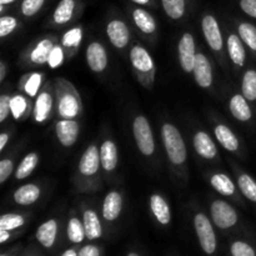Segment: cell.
<instances>
[{"mask_svg": "<svg viewBox=\"0 0 256 256\" xmlns=\"http://www.w3.org/2000/svg\"><path fill=\"white\" fill-rule=\"evenodd\" d=\"M82 29L80 26H75L72 28V29L68 30L64 34V36H62V46L69 48V49L70 48L75 49V48L79 46V44L82 42Z\"/></svg>", "mask_w": 256, "mask_h": 256, "instance_id": "cell-36", "label": "cell"}, {"mask_svg": "<svg viewBox=\"0 0 256 256\" xmlns=\"http://www.w3.org/2000/svg\"><path fill=\"white\" fill-rule=\"evenodd\" d=\"M210 184L220 194L225 196H230L235 192V185L232 180L225 174H214L210 179Z\"/></svg>", "mask_w": 256, "mask_h": 256, "instance_id": "cell-28", "label": "cell"}, {"mask_svg": "<svg viewBox=\"0 0 256 256\" xmlns=\"http://www.w3.org/2000/svg\"><path fill=\"white\" fill-rule=\"evenodd\" d=\"M78 5H79L78 0H60L52 14V20L55 24L64 25L69 22L76 12Z\"/></svg>", "mask_w": 256, "mask_h": 256, "instance_id": "cell-16", "label": "cell"}, {"mask_svg": "<svg viewBox=\"0 0 256 256\" xmlns=\"http://www.w3.org/2000/svg\"><path fill=\"white\" fill-rule=\"evenodd\" d=\"M132 132H134L135 142H136L138 149L140 150V152L145 156H150L154 154V136H152V128H150L146 118L142 115L135 118L134 122H132Z\"/></svg>", "mask_w": 256, "mask_h": 256, "instance_id": "cell-3", "label": "cell"}, {"mask_svg": "<svg viewBox=\"0 0 256 256\" xmlns=\"http://www.w3.org/2000/svg\"><path fill=\"white\" fill-rule=\"evenodd\" d=\"M132 2H135V4H138V5H149L152 0H132Z\"/></svg>", "mask_w": 256, "mask_h": 256, "instance_id": "cell-50", "label": "cell"}, {"mask_svg": "<svg viewBox=\"0 0 256 256\" xmlns=\"http://www.w3.org/2000/svg\"><path fill=\"white\" fill-rule=\"evenodd\" d=\"M86 62L90 69L95 72H104L108 65L106 50L100 42H92L86 49Z\"/></svg>", "mask_w": 256, "mask_h": 256, "instance_id": "cell-10", "label": "cell"}, {"mask_svg": "<svg viewBox=\"0 0 256 256\" xmlns=\"http://www.w3.org/2000/svg\"><path fill=\"white\" fill-rule=\"evenodd\" d=\"M52 48H54V44H52V39L40 40L36 44V46L30 52V60L38 65L45 64V62H48Z\"/></svg>", "mask_w": 256, "mask_h": 256, "instance_id": "cell-27", "label": "cell"}, {"mask_svg": "<svg viewBox=\"0 0 256 256\" xmlns=\"http://www.w3.org/2000/svg\"><path fill=\"white\" fill-rule=\"evenodd\" d=\"M8 140H9V135H8L6 132H2V134L0 135V152H2V150H4Z\"/></svg>", "mask_w": 256, "mask_h": 256, "instance_id": "cell-47", "label": "cell"}, {"mask_svg": "<svg viewBox=\"0 0 256 256\" xmlns=\"http://www.w3.org/2000/svg\"><path fill=\"white\" fill-rule=\"evenodd\" d=\"M106 34L110 42L115 48H119V49H122V48L126 46L130 40L129 28H128V25L122 20L119 19L112 20L108 24Z\"/></svg>", "mask_w": 256, "mask_h": 256, "instance_id": "cell-9", "label": "cell"}, {"mask_svg": "<svg viewBox=\"0 0 256 256\" xmlns=\"http://www.w3.org/2000/svg\"><path fill=\"white\" fill-rule=\"evenodd\" d=\"M38 162H39V155L36 152H30L26 156L22 159V162H20L19 166H18L16 172H15V178L19 180L26 179L29 175H32V172H34L35 168H36Z\"/></svg>", "mask_w": 256, "mask_h": 256, "instance_id": "cell-29", "label": "cell"}, {"mask_svg": "<svg viewBox=\"0 0 256 256\" xmlns=\"http://www.w3.org/2000/svg\"><path fill=\"white\" fill-rule=\"evenodd\" d=\"M85 236L86 235H85L84 224H82L78 218H72L68 222V238L70 242L74 244H79L84 240Z\"/></svg>", "mask_w": 256, "mask_h": 256, "instance_id": "cell-32", "label": "cell"}, {"mask_svg": "<svg viewBox=\"0 0 256 256\" xmlns=\"http://www.w3.org/2000/svg\"><path fill=\"white\" fill-rule=\"evenodd\" d=\"M194 224L198 239H199L202 250L206 254H212L216 249V236H215L214 229L210 224V220L208 219L206 215L198 214L195 216Z\"/></svg>", "mask_w": 256, "mask_h": 256, "instance_id": "cell-4", "label": "cell"}, {"mask_svg": "<svg viewBox=\"0 0 256 256\" xmlns=\"http://www.w3.org/2000/svg\"><path fill=\"white\" fill-rule=\"evenodd\" d=\"M79 124L74 119H62L56 122V132L58 140L64 146L70 148L76 142L78 136H79Z\"/></svg>", "mask_w": 256, "mask_h": 256, "instance_id": "cell-8", "label": "cell"}, {"mask_svg": "<svg viewBox=\"0 0 256 256\" xmlns=\"http://www.w3.org/2000/svg\"><path fill=\"white\" fill-rule=\"evenodd\" d=\"M132 19H134L135 25L144 34H152L156 30V22H155L154 16L142 8H135L132 10Z\"/></svg>", "mask_w": 256, "mask_h": 256, "instance_id": "cell-21", "label": "cell"}, {"mask_svg": "<svg viewBox=\"0 0 256 256\" xmlns=\"http://www.w3.org/2000/svg\"><path fill=\"white\" fill-rule=\"evenodd\" d=\"M100 162L106 172H112L118 165V149L112 140H105L100 146Z\"/></svg>", "mask_w": 256, "mask_h": 256, "instance_id": "cell-20", "label": "cell"}, {"mask_svg": "<svg viewBox=\"0 0 256 256\" xmlns=\"http://www.w3.org/2000/svg\"><path fill=\"white\" fill-rule=\"evenodd\" d=\"M122 208V198L118 192H110L102 204V216L108 222H114L119 218Z\"/></svg>", "mask_w": 256, "mask_h": 256, "instance_id": "cell-15", "label": "cell"}, {"mask_svg": "<svg viewBox=\"0 0 256 256\" xmlns=\"http://www.w3.org/2000/svg\"><path fill=\"white\" fill-rule=\"evenodd\" d=\"M14 2H16V0H0V5H9Z\"/></svg>", "mask_w": 256, "mask_h": 256, "instance_id": "cell-52", "label": "cell"}, {"mask_svg": "<svg viewBox=\"0 0 256 256\" xmlns=\"http://www.w3.org/2000/svg\"><path fill=\"white\" fill-rule=\"evenodd\" d=\"M202 32H204V36L206 42L209 44V46L212 50H219L222 49V30H220L219 22H218L216 18L212 16V15H205L202 18Z\"/></svg>", "mask_w": 256, "mask_h": 256, "instance_id": "cell-7", "label": "cell"}, {"mask_svg": "<svg viewBox=\"0 0 256 256\" xmlns=\"http://www.w3.org/2000/svg\"><path fill=\"white\" fill-rule=\"evenodd\" d=\"M239 188L242 194L250 200V202H256V182L250 175L242 174L238 179Z\"/></svg>", "mask_w": 256, "mask_h": 256, "instance_id": "cell-34", "label": "cell"}, {"mask_svg": "<svg viewBox=\"0 0 256 256\" xmlns=\"http://www.w3.org/2000/svg\"><path fill=\"white\" fill-rule=\"evenodd\" d=\"M44 4L45 0H22V6H20L22 14L28 18L32 16V15L38 14L40 12Z\"/></svg>", "mask_w": 256, "mask_h": 256, "instance_id": "cell-39", "label": "cell"}, {"mask_svg": "<svg viewBox=\"0 0 256 256\" xmlns=\"http://www.w3.org/2000/svg\"><path fill=\"white\" fill-rule=\"evenodd\" d=\"M128 256H139V255H138V254H135V252H130V254L128 255Z\"/></svg>", "mask_w": 256, "mask_h": 256, "instance_id": "cell-53", "label": "cell"}, {"mask_svg": "<svg viewBox=\"0 0 256 256\" xmlns=\"http://www.w3.org/2000/svg\"><path fill=\"white\" fill-rule=\"evenodd\" d=\"M64 62V52H62V48L60 45H54L52 52H50V56L48 59V64L52 69H56L58 66L62 64Z\"/></svg>", "mask_w": 256, "mask_h": 256, "instance_id": "cell-41", "label": "cell"}, {"mask_svg": "<svg viewBox=\"0 0 256 256\" xmlns=\"http://www.w3.org/2000/svg\"><path fill=\"white\" fill-rule=\"evenodd\" d=\"M10 112V98L8 95L0 96V122H4Z\"/></svg>", "mask_w": 256, "mask_h": 256, "instance_id": "cell-44", "label": "cell"}, {"mask_svg": "<svg viewBox=\"0 0 256 256\" xmlns=\"http://www.w3.org/2000/svg\"><path fill=\"white\" fill-rule=\"evenodd\" d=\"M2 256H5V255H2Z\"/></svg>", "mask_w": 256, "mask_h": 256, "instance_id": "cell-54", "label": "cell"}, {"mask_svg": "<svg viewBox=\"0 0 256 256\" xmlns=\"http://www.w3.org/2000/svg\"><path fill=\"white\" fill-rule=\"evenodd\" d=\"M215 136H216L218 142L222 145L224 149L228 152H236L239 149V140H238L236 135L228 128L226 125H218L215 128Z\"/></svg>", "mask_w": 256, "mask_h": 256, "instance_id": "cell-24", "label": "cell"}, {"mask_svg": "<svg viewBox=\"0 0 256 256\" xmlns=\"http://www.w3.org/2000/svg\"><path fill=\"white\" fill-rule=\"evenodd\" d=\"M230 112L234 115L235 119L239 122H249L252 116V109H250L249 104H248V99L244 95L236 94L230 100Z\"/></svg>", "mask_w": 256, "mask_h": 256, "instance_id": "cell-18", "label": "cell"}, {"mask_svg": "<svg viewBox=\"0 0 256 256\" xmlns=\"http://www.w3.org/2000/svg\"><path fill=\"white\" fill-rule=\"evenodd\" d=\"M12 172V162L9 159H4L0 162V182H6Z\"/></svg>", "mask_w": 256, "mask_h": 256, "instance_id": "cell-43", "label": "cell"}, {"mask_svg": "<svg viewBox=\"0 0 256 256\" xmlns=\"http://www.w3.org/2000/svg\"><path fill=\"white\" fill-rule=\"evenodd\" d=\"M162 134L170 162L174 165L184 164L185 160H186V146H185L184 139H182L178 128L166 122V124L162 125Z\"/></svg>", "mask_w": 256, "mask_h": 256, "instance_id": "cell-2", "label": "cell"}, {"mask_svg": "<svg viewBox=\"0 0 256 256\" xmlns=\"http://www.w3.org/2000/svg\"><path fill=\"white\" fill-rule=\"evenodd\" d=\"M24 225V218L18 214H5L0 218V229L14 230Z\"/></svg>", "mask_w": 256, "mask_h": 256, "instance_id": "cell-37", "label": "cell"}, {"mask_svg": "<svg viewBox=\"0 0 256 256\" xmlns=\"http://www.w3.org/2000/svg\"><path fill=\"white\" fill-rule=\"evenodd\" d=\"M18 22L14 16H10V15H2V19H0V36L5 38L12 32L16 28Z\"/></svg>", "mask_w": 256, "mask_h": 256, "instance_id": "cell-40", "label": "cell"}, {"mask_svg": "<svg viewBox=\"0 0 256 256\" xmlns=\"http://www.w3.org/2000/svg\"><path fill=\"white\" fill-rule=\"evenodd\" d=\"M195 80H196L198 85L202 88H210L212 85V69L210 62L204 54L199 52L196 54V59H195L194 69Z\"/></svg>", "mask_w": 256, "mask_h": 256, "instance_id": "cell-11", "label": "cell"}, {"mask_svg": "<svg viewBox=\"0 0 256 256\" xmlns=\"http://www.w3.org/2000/svg\"><path fill=\"white\" fill-rule=\"evenodd\" d=\"M212 216L215 225L220 229H229L238 222V214L226 202L215 200L212 204Z\"/></svg>", "mask_w": 256, "mask_h": 256, "instance_id": "cell-5", "label": "cell"}, {"mask_svg": "<svg viewBox=\"0 0 256 256\" xmlns=\"http://www.w3.org/2000/svg\"><path fill=\"white\" fill-rule=\"evenodd\" d=\"M58 112L62 119H74L82 112V100L79 92L68 80H56Z\"/></svg>", "mask_w": 256, "mask_h": 256, "instance_id": "cell-1", "label": "cell"}, {"mask_svg": "<svg viewBox=\"0 0 256 256\" xmlns=\"http://www.w3.org/2000/svg\"><path fill=\"white\" fill-rule=\"evenodd\" d=\"M228 52L234 62L238 66H242L245 64V59H246V52H245L244 45L242 42V38L238 35L232 34L228 38Z\"/></svg>", "mask_w": 256, "mask_h": 256, "instance_id": "cell-22", "label": "cell"}, {"mask_svg": "<svg viewBox=\"0 0 256 256\" xmlns=\"http://www.w3.org/2000/svg\"><path fill=\"white\" fill-rule=\"evenodd\" d=\"M39 188L34 184H26L20 186L16 192H14V200L19 205H32L40 198Z\"/></svg>", "mask_w": 256, "mask_h": 256, "instance_id": "cell-25", "label": "cell"}, {"mask_svg": "<svg viewBox=\"0 0 256 256\" xmlns=\"http://www.w3.org/2000/svg\"><path fill=\"white\" fill-rule=\"evenodd\" d=\"M52 109V96L48 90L40 92L34 108V118L36 122H42L49 118Z\"/></svg>", "mask_w": 256, "mask_h": 256, "instance_id": "cell-19", "label": "cell"}, {"mask_svg": "<svg viewBox=\"0 0 256 256\" xmlns=\"http://www.w3.org/2000/svg\"><path fill=\"white\" fill-rule=\"evenodd\" d=\"M5 74H6V69H5L4 62H0V82L5 79Z\"/></svg>", "mask_w": 256, "mask_h": 256, "instance_id": "cell-49", "label": "cell"}, {"mask_svg": "<svg viewBox=\"0 0 256 256\" xmlns=\"http://www.w3.org/2000/svg\"><path fill=\"white\" fill-rule=\"evenodd\" d=\"M232 256H255V252L249 244L244 242H235L232 245Z\"/></svg>", "mask_w": 256, "mask_h": 256, "instance_id": "cell-42", "label": "cell"}, {"mask_svg": "<svg viewBox=\"0 0 256 256\" xmlns=\"http://www.w3.org/2000/svg\"><path fill=\"white\" fill-rule=\"evenodd\" d=\"M100 252L95 245H86L80 250L78 256H99Z\"/></svg>", "mask_w": 256, "mask_h": 256, "instance_id": "cell-46", "label": "cell"}, {"mask_svg": "<svg viewBox=\"0 0 256 256\" xmlns=\"http://www.w3.org/2000/svg\"><path fill=\"white\" fill-rule=\"evenodd\" d=\"M100 152L95 145H90L82 154L79 162V172L85 176L96 174L100 165Z\"/></svg>", "mask_w": 256, "mask_h": 256, "instance_id": "cell-13", "label": "cell"}, {"mask_svg": "<svg viewBox=\"0 0 256 256\" xmlns=\"http://www.w3.org/2000/svg\"><path fill=\"white\" fill-rule=\"evenodd\" d=\"M42 82V74H40V72H32V74L26 75V79L24 80V84H22V89L25 90V92L30 98H34L36 96L38 92H39Z\"/></svg>", "mask_w": 256, "mask_h": 256, "instance_id": "cell-35", "label": "cell"}, {"mask_svg": "<svg viewBox=\"0 0 256 256\" xmlns=\"http://www.w3.org/2000/svg\"><path fill=\"white\" fill-rule=\"evenodd\" d=\"M239 36L252 50L256 52V26L250 22H242L238 26Z\"/></svg>", "mask_w": 256, "mask_h": 256, "instance_id": "cell-33", "label": "cell"}, {"mask_svg": "<svg viewBox=\"0 0 256 256\" xmlns=\"http://www.w3.org/2000/svg\"><path fill=\"white\" fill-rule=\"evenodd\" d=\"M239 4L245 14L256 19V0H240Z\"/></svg>", "mask_w": 256, "mask_h": 256, "instance_id": "cell-45", "label": "cell"}, {"mask_svg": "<svg viewBox=\"0 0 256 256\" xmlns=\"http://www.w3.org/2000/svg\"><path fill=\"white\" fill-rule=\"evenodd\" d=\"M82 224H84L85 235H86L89 240L99 239L102 236V224H100L99 216H98L94 210H86L84 212V222H82Z\"/></svg>", "mask_w": 256, "mask_h": 256, "instance_id": "cell-26", "label": "cell"}, {"mask_svg": "<svg viewBox=\"0 0 256 256\" xmlns=\"http://www.w3.org/2000/svg\"><path fill=\"white\" fill-rule=\"evenodd\" d=\"M28 109V102L22 95H15L10 99V112H12L14 119H20Z\"/></svg>", "mask_w": 256, "mask_h": 256, "instance_id": "cell-38", "label": "cell"}, {"mask_svg": "<svg viewBox=\"0 0 256 256\" xmlns=\"http://www.w3.org/2000/svg\"><path fill=\"white\" fill-rule=\"evenodd\" d=\"M194 148L198 154L204 159H212L216 156L218 149L210 135L205 132H198L194 136Z\"/></svg>", "mask_w": 256, "mask_h": 256, "instance_id": "cell-14", "label": "cell"}, {"mask_svg": "<svg viewBox=\"0 0 256 256\" xmlns=\"http://www.w3.org/2000/svg\"><path fill=\"white\" fill-rule=\"evenodd\" d=\"M179 62L182 70L186 72H192L196 59V52H195V42L194 36L189 32H185L179 42Z\"/></svg>", "mask_w": 256, "mask_h": 256, "instance_id": "cell-6", "label": "cell"}, {"mask_svg": "<svg viewBox=\"0 0 256 256\" xmlns=\"http://www.w3.org/2000/svg\"><path fill=\"white\" fill-rule=\"evenodd\" d=\"M165 14L172 19H182L186 10V0H162Z\"/></svg>", "mask_w": 256, "mask_h": 256, "instance_id": "cell-30", "label": "cell"}, {"mask_svg": "<svg viewBox=\"0 0 256 256\" xmlns=\"http://www.w3.org/2000/svg\"><path fill=\"white\" fill-rule=\"evenodd\" d=\"M58 225L55 220H48L40 225L36 230V239L42 246L52 248L56 239Z\"/></svg>", "mask_w": 256, "mask_h": 256, "instance_id": "cell-23", "label": "cell"}, {"mask_svg": "<svg viewBox=\"0 0 256 256\" xmlns=\"http://www.w3.org/2000/svg\"><path fill=\"white\" fill-rule=\"evenodd\" d=\"M242 95L250 102L256 100V70H248L242 78Z\"/></svg>", "mask_w": 256, "mask_h": 256, "instance_id": "cell-31", "label": "cell"}, {"mask_svg": "<svg viewBox=\"0 0 256 256\" xmlns=\"http://www.w3.org/2000/svg\"><path fill=\"white\" fill-rule=\"evenodd\" d=\"M130 60H132V66L140 74H150L154 72V62H152V55L148 52L145 48L140 45H135L130 52Z\"/></svg>", "mask_w": 256, "mask_h": 256, "instance_id": "cell-12", "label": "cell"}, {"mask_svg": "<svg viewBox=\"0 0 256 256\" xmlns=\"http://www.w3.org/2000/svg\"><path fill=\"white\" fill-rule=\"evenodd\" d=\"M150 209L160 224H169L170 220H172V212H170L169 205L165 202L164 198L158 194L152 195L150 196Z\"/></svg>", "mask_w": 256, "mask_h": 256, "instance_id": "cell-17", "label": "cell"}, {"mask_svg": "<svg viewBox=\"0 0 256 256\" xmlns=\"http://www.w3.org/2000/svg\"><path fill=\"white\" fill-rule=\"evenodd\" d=\"M62 256H78V254L75 252V250L70 249V250H66V252H65Z\"/></svg>", "mask_w": 256, "mask_h": 256, "instance_id": "cell-51", "label": "cell"}, {"mask_svg": "<svg viewBox=\"0 0 256 256\" xmlns=\"http://www.w3.org/2000/svg\"><path fill=\"white\" fill-rule=\"evenodd\" d=\"M9 238H10V232H8V230L0 229V242H2V244H4V242H6Z\"/></svg>", "mask_w": 256, "mask_h": 256, "instance_id": "cell-48", "label": "cell"}]
</instances>
